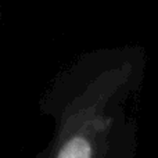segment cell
<instances>
[{"mask_svg":"<svg viewBox=\"0 0 158 158\" xmlns=\"http://www.w3.org/2000/svg\"><path fill=\"white\" fill-rule=\"evenodd\" d=\"M144 67L140 47H123L87 53L61 72L40 103L54 135L33 158H135L136 122L125 103Z\"/></svg>","mask_w":158,"mask_h":158,"instance_id":"6da1fadb","label":"cell"}]
</instances>
